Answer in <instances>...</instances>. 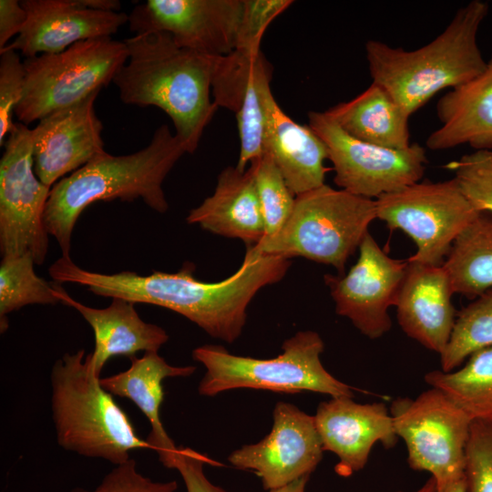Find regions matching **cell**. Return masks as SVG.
Here are the masks:
<instances>
[{"instance_id":"41","label":"cell","mask_w":492,"mask_h":492,"mask_svg":"<svg viewBox=\"0 0 492 492\" xmlns=\"http://www.w3.org/2000/svg\"><path fill=\"white\" fill-rule=\"evenodd\" d=\"M401 492V491H398ZM414 492H436V482L430 477L422 487Z\"/></svg>"},{"instance_id":"36","label":"cell","mask_w":492,"mask_h":492,"mask_svg":"<svg viewBox=\"0 0 492 492\" xmlns=\"http://www.w3.org/2000/svg\"><path fill=\"white\" fill-rule=\"evenodd\" d=\"M177 482H155L142 476L133 458L117 465L92 491L77 488L72 492H175Z\"/></svg>"},{"instance_id":"14","label":"cell","mask_w":492,"mask_h":492,"mask_svg":"<svg viewBox=\"0 0 492 492\" xmlns=\"http://www.w3.org/2000/svg\"><path fill=\"white\" fill-rule=\"evenodd\" d=\"M358 249L357 261L346 274H326L324 281L336 313L374 340L391 329L388 310L395 304L408 262L391 258L369 232Z\"/></svg>"},{"instance_id":"17","label":"cell","mask_w":492,"mask_h":492,"mask_svg":"<svg viewBox=\"0 0 492 492\" xmlns=\"http://www.w3.org/2000/svg\"><path fill=\"white\" fill-rule=\"evenodd\" d=\"M313 416L323 449L338 457L334 470L343 477L364 467L375 444L390 448L397 442L390 410L383 403L331 397L318 405Z\"/></svg>"},{"instance_id":"3","label":"cell","mask_w":492,"mask_h":492,"mask_svg":"<svg viewBox=\"0 0 492 492\" xmlns=\"http://www.w3.org/2000/svg\"><path fill=\"white\" fill-rule=\"evenodd\" d=\"M184 153L177 136L162 125L144 149L121 156L104 151L57 181L49 193L44 224L57 241L62 256L70 257L76 223L94 202L141 199L153 210L166 212L169 204L162 183Z\"/></svg>"},{"instance_id":"18","label":"cell","mask_w":492,"mask_h":492,"mask_svg":"<svg viewBox=\"0 0 492 492\" xmlns=\"http://www.w3.org/2000/svg\"><path fill=\"white\" fill-rule=\"evenodd\" d=\"M21 4L27 21L17 37L2 49L19 51L26 58L111 36L128 22L126 13L89 9L78 0H24Z\"/></svg>"},{"instance_id":"16","label":"cell","mask_w":492,"mask_h":492,"mask_svg":"<svg viewBox=\"0 0 492 492\" xmlns=\"http://www.w3.org/2000/svg\"><path fill=\"white\" fill-rule=\"evenodd\" d=\"M99 92L50 113L33 128L34 169L45 185L52 188L105 151L103 124L94 108Z\"/></svg>"},{"instance_id":"33","label":"cell","mask_w":492,"mask_h":492,"mask_svg":"<svg viewBox=\"0 0 492 492\" xmlns=\"http://www.w3.org/2000/svg\"><path fill=\"white\" fill-rule=\"evenodd\" d=\"M464 476L466 492H492V419L472 421Z\"/></svg>"},{"instance_id":"20","label":"cell","mask_w":492,"mask_h":492,"mask_svg":"<svg viewBox=\"0 0 492 492\" xmlns=\"http://www.w3.org/2000/svg\"><path fill=\"white\" fill-rule=\"evenodd\" d=\"M264 152L271 155L289 189L298 196L324 185L328 151L310 126L292 119L276 102L270 85L263 90Z\"/></svg>"},{"instance_id":"12","label":"cell","mask_w":492,"mask_h":492,"mask_svg":"<svg viewBox=\"0 0 492 492\" xmlns=\"http://www.w3.org/2000/svg\"><path fill=\"white\" fill-rule=\"evenodd\" d=\"M335 172L334 182L352 194L375 200L420 181L427 163L418 143L395 149L360 140L344 131L326 112L308 114Z\"/></svg>"},{"instance_id":"22","label":"cell","mask_w":492,"mask_h":492,"mask_svg":"<svg viewBox=\"0 0 492 492\" xmlns=\"http://www.w3.org/2000/svg\"><path fill=\"white\" fill-rule=\"evenodd\" d=\"M186 221L247 245L257 244L265 235V225L251 169H224L212 195L192 209Z\"/></svg>"},{"instance_id":"6","label":"cell","mask_w":492,"mask_h":492,"mask_svg":"<svg viewBox=\"0 0 492 492\" xmlns=\"http://www.w3.org/2000/svg\"><path fill=\"white\" fill-rule=\"evenodd\" d=\"M282 353L270 359L230 354L223 346L206 344L192 351L205 374L199 393L214 396L220 393L251 388L282 394L313 392L331 397H354L352 387L333 376L323 365L324 344L313 331L298 332L284 341Z\"/></svg>"},{"instance_id":"35","label":"cell","mask_w":492,"mask_h":492,"mask_svg":"<svg viewBox=\"0 0 492 492\" xmlns=\"http://www.w3.org/2000/svg\"><path fill=\"white\" fill-rule=\"evenodd\" d=\"M292 3L290 0H244L235 50L246 54L260 52L268 26Z\"/></svg>"},{"instance_id":"24","label":"cell","mask_w":492,"mask_h":492,"mask_svg":"<svg viewBox=\"0 0 492 492\" xmlns=\"http://www.w3.org/2000/svg\"><path fill=\"white\" fill-rule=\"evenodd\" d=\"M127 370L100 378V384L112 395L131 400L149 420L151 430L147 439L165 467L171 462L178 448L167 434L159 416L164 392L162 382L171 377H188L196 367L169 364L158 352H146L143 356L130 358Z\"/></svg>"},{"instance_id":"9","label":"cell","mask_w":492,"mask_h":492,"mask_svg":"<svg viewBox=\"0 0 492 492\" xmlns=\"http://www.w3.org/2000/svg\"><path fill=\"white\" fill-rule=\"evenodd\" d=\"M390 414L409 466L430 473L436 490L464 478L472 420L447 395L431 387L414 399L393 401Z\"/></svg>"},{"instance_id":"26","label":"cell","mask_w":492,"mask_h":492,"mask_svg":"<svg viewBox=\"0 0 492 492\" xmlns=\"http://www.w3.org/2000/svg\"><path fill=\"white\" fill-rule=\"evenodd\" d=\"M442 265L454 294L475 299L492 289V213L479 212L456 237Z\"/></svg>"},{"instance_id":"7","label":"cell","mask_w":492,"mask_h":492,"mask_svg":"<svg viewBox=\"0 0 492 492\" xmlns=\"http://www.w3.org/2000/svg\"><path fill=\"white\" fill-rule=\"evenodd\" d=\"M374 219L375 200L324 184L296 196L282 228L254 247L263 254L290 260L300 256L329 264L343 274L348 258L359 248Z\"/></svg>"},{"instance_id":"11","label":"cell","mask_w":492,"mask_h":492,"mask_svg":"<svg viewBox=\"0 0 492 492\" xmlns=\"http://www.w3.org/2000/svg\"><path fill=\"white\" fill-rule=\"evenodd\" d=\"M34 131L16 122L4 144L0 160V252L2 258L23 254L42 264L49 234L44 224L51 188L36 176L33 160Z\"/></svg>"},{"instance_id":"39","label":"cell","mask_w":492,"mask_h":492,"mask_svg":"<svg viewBox=\"0 0 492 492\" xmlns=\"http://www.w3.org/2000/svg\"><path fill=\"white\" fill-rule=\"evenodd\" d=\"M309 478H310V476H305L286 486H283L277 489L271 490L269 492H305L306 485ZM222 492H226V491L223 489Z\"/></svg>"},{"instance_id":"32","label":"cell","mask_w":492,"mask_h":492,"mask_svg":"<svg viewBox=\"0 0 492 492\" xmlns=\"http://www.w3.org/2000/svg\"><path fill=\"white\" fill-rule=\"evenodd\" d=\"M447 167L472 205L492 213V150H475Z\"/></svg>"},{"instance_id":"2","label":"cell","mask_w":492,"mask_h":492,"mask_svg":"<svg viewBox=\"0 0 492 492\" xmlns=\"http://www.w3.org/2000/svg\"><path fill=\"white\" fill-rule=\"evenodd\" d=\"M123 41L128 57L113 79L121 101L159 108L172 120L186 153H193L218 108L210 91L219 56L180 47L162 31Z\"/></svg>"},{"instance_id":"4","label":"cell","mask_w":492,"mask_h":492,"mask_svg":"<svg viewBox=\"0 0 492 492\" xmlns=\"http://www.w3.org/2000/svg\"><path fill=\"white\" fill-rule=\"evenodd\" d=\"M488 12L487 2L470 1L440 35L411 51L368 40L365 51L373 82L384 87L410 116L439 91L469 82L487 66L477 33Z\"/></svg>"},{"instance_id":"34","label":"cell","mask_w":492,"mask_h":492,"mask_svg":"<svg viewBox=\"0 0 492 492\" xmlns=\"http://www.w3.org/2000/svg\"><path fill=\"white\" fill-rule=\"evenodd\" d=\"M26 71L14 50H0V145L15 127L13 114L23 97Z\"/></svg>"},{"instance_id":"21","label":"cell","mask_w":492,"mask_h":492,"mask_svg":"<svg viewBox=\"0 0 492 492\" xmlns=\"http://www.w3.org/2000/svg\"><path fill=\"white\" fill-rule=\"evenodd\" d=\"M61 302L74 308L94 332L95 348L87 354L90 365L100 375L106 363L112 357H134L138 352H158L167 343L169 335L160 326L143 321L135 303L121 298H112L106 308H94L73 299L56 282Z\"/></svg>"},{"instance_id":"15","label":"cell","mask_w":492,"mask_h":492,"mask_svg":"<svg viewBox=\"0 0 492 492\" xmlns=\"http://www.w3.org/2000/svg\"><path fill=\"white\" fill-rule=\"evenodd\" d=\"M314 416L294 405L279 402L271 432L256 444L244 445L228 456L238 469L251 470L271 491L311 476L323 458Z\"/></svg>"},{"instance_id":"31","label":"cell","mask_w":492,"mask_h":492,"mask_svg":"<svg viewBox=\"0 0 492 492\" xmlns=\"http://www.w3.org/2000/svg\"><path fill=\"white\" fill-rule=\"evenodd\" d=\"M264 225V237L276 234L291 216L295 198L271 155L263 152L251 162Z\"/></svg>"},{"instance_id":"19","label":"cell","mask_w":492,"mask_h":492,"mask_svg":"<svg viewBox=\"0 0 492 492\" xmlns=\"http://www.w3.org/2000/svg\"><path fill=\"white\" fill-rule=\"evenodd\" d=\"M407 262L395 304L397 322L407 336L440 354L456 318L449 276L443 265Z\"/></svg>"},{"instance_id":"40","label":"cell","mask_w":492,"mask_h":492,"mask_svg":"<svg viewBox=\"0 0 492 492\" xmlns=\"http://www.w3.org/2000/svg\"><path fill=\"white\" fill-rule=\"evenodd\" d=\"M436 492H466L465 477L462 479L450 483Z\"/></svg>"},{"instance_id":"5","label":"cell","mask_w":492,"mask_h":492,"mask_svg":"<svg viewBox=\"0 0 492 492\" xmlns=\"http://www.w3.org/2000/svg\"><path fill=\"white\" fill-rule=\"evenodd\" d=\"M100 378L84 349L57 359L50 374L52 418L62 448L117 466L129 460L132 450L149 446Z\"/></svg>"},{"instance_id":"13","label":"cell","mask_w":492,"mask_h":492,"mask_svg":"<svg viewBox=\"0 0 492 492\" xmlns=\"http://www.w3.org/2000/svg\"><path fill=\"white\" fill-rule=\"evenodd\" d=\"M244 0H148L128 15L135 35L169 34L180 47L224 56L236 48Z\"/></svg>"},{"instance_id":"28","label":"cell","mask_w":492,"mask_h":492,"mask_svg":"<svg viewBox=\"0 0 492 492\" xmlns=\"http://www.w3.org/2000/svg\"><path fill=\"white\" fill-rule=\"evenodd\" d=\"M31 255L2 258L0 264V329L8 328L7 315L32 304L56 305V283L47 282L35 272Z\"/></svg>"},{"instance_id":"10","label":"cell","mask_w":492,"mask_h":492,"mask_svg":"<svg viewBox=\"0 0 492 492\" xmlns=\"http://www.w3.org/2000/svg\"><path fill=\"white\" fill-rule=\"evenodd\" d=\"M376 219L416 245L409 261L440 266L456 237L479 214L453 178L416 182L375 200Z\"/></svg>"},{"instance_id":"8","label":"cell","mask_w":492,"mask_h":492,"mask_svg":"<svg viewBox=\"0 0 492 492\" xmlns=\"http://www.w3.org/2000/svg\"><path fill=\"white\" fill-rule=\"evenodd\" d=\"M128 57L124 41L108 36L26 58L23 97L15 115L28 125L80 102L113 82Z\"/></svg>"},{"instance_id":"29","label":"cell","mask_w":492,"mask_h":492,"mask_svg":"<svg viewBox=\"0 0 492 492\" xmlns=\"http://www.w3.org/2000/svg\"><path fill=\"white\" fill-rule=\"evenodd\" d=\"M272 67L263 54L253 59L248 87L239 110L235 113L241 142L236 168L245 171L246 165L264 152L265 111L263 90L270 85Z\"/></svg>"},{"instance_id":"25","label":"cell","mask_w":492,"mask_h":492,"mask_svg":"<svg viewBox=\"0 0 492 492\" xmlns=\"http://www.w3.org/2000/svg\"><path fill=\"white\" fill-rule=\"evenodd\" d=\"M351 136L378 146L403 149L410 144V115L381 85L372 84L347 102L325 111Z\"/></svg>"},{"instance_id":"38","label":"cell","mask_w":492,"mask_h":492,"mask_svg":"<svg viewBox=\"0 0 492 492\" xmlns=\"http://www.w3.org/2000/svg\"><path fill=\"white\" fill-rule=\"evenodd\" d=\"M27 21V12L17 0H0V49L19 35Z\"/></svg>"},{"instance_id":"27","label":"cell","mask_w":492,"mask_h":492,"mask_svg":"<svg viewBox=\"0 0 492 492\" xmlns=\"http://www.w3.org/2000/svg\"><path fill=\"white\" fill-rule=\"evenodd\" d=\"M472 420L492 419V346L473 353L457 370H435L425 375Z\"/></svg>"},{"instance_id":"37","label":"cell","mask_w":492,"mask_h":492,"mask_svg":"<svg viewBox=\"0 0 492 492\" xmlns=\"http://www.w3.org/2000/svg\"><path fill=\"white\" fill-rule=\"evenodd\" d=\"M209 459L189 447H179L168 468L179 471L187 492H222L213 485L204 473V464Z\"/></svg>"},{"instance_id":"1","label":"cell","mask_w":492,"mask_h":492,"mask_svg":"<svg viewBox=\"0 0 492 492\" xmlns=\"http://www.w3.org/2000/svg\"><path fill=\"white\" fill-rule=\"evenodd\" d=\"M291 260L263 254L247 245L240 268L220 282H202L195 266L185 262L173 273L155 271L147 275L124 271L101 273L85 270L71 257L61 256L48 268L54 282L76 283L102 297L160 306L189 319L213 338L231 343L246 323L247 308L264 286L281 281Z\"/></svg>"},{"instance_id":"23","label":"cell","mask_w":492,"mask_h":492,"mask_svg":"<svg viewBox=\"0 0 492 492\" xmlns=\"http://www.w3.org/2000/svg\"><path fill=\"white\" fill-rule=\"evenodd\" d=\"M436 114L441 126L427 137L429 149L468 144L475 150H492V55L481 74L438 100Z\"/></svg>"},{"instance_id":"30","label":"cell","mask_w":492,"mask_h":492,"mask_svg":"<svg viewBox=\"0 0 492 492\" xmlns=\"http://www.w3.org/2000/svg\"><path fill=\"white\" fill-rule=\"evenodd\" d=\"M488 346H492V289L456 315L450 340L439 354L442 371L456 370L473 353Z\"/></svg>"}]
</instances>
